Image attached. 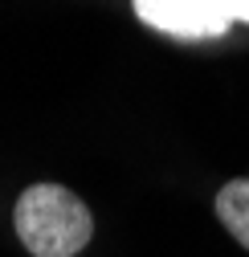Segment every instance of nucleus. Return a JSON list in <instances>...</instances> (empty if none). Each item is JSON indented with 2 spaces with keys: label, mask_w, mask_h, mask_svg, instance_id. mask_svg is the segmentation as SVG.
<instances>
[{
  "label": "nucleus",
  "mask_w": 249,
  "mask_h": 257,
  "mask_svg": "<svg viewBox=\"0 0 249 257\" xmlns=\"http://www.w3.org/2000/svg\"><path fill=\"white\" fill-rule=\"evenodd\" d=\"M135 13L143 25L180 41H208V37L229 33L233 25L221 0H135Z\"/></svg>",
  "instance_id": "obj_2"
},
{
  "label": "nucleus",
  "mask_w": 249,
  "mask_h": 257,
  "mask_svg": "<svg viewBox=\"0 0 249 257\" xmlns=\"http://www.w3.org/2000/svg\"><path fill=\"white\" fill-rule=\"evenodd\" d=\"M221 5L229 9L233 21H245V25H249V0H221Z\"/></svg>",
  "instance_id": "obj_4"
},
{
  "label": "nucleus",
  "mask_w": 249,
  "mask_h": 257,
  "mask_svg": "<svg viewBox=\"0 0 249 257\" xmlns=\"http://www.w3.org/2000/svg\"><path fill=\"white\" fill-rule=\"evenodd\" d=\"M216 216H221V224L249 249V180H229L216 192Z\"/></svg>",
  "instance_id": "obj_3"
},
{
  "label": "nucleus",
  "mask_w": 249,
  "mask_h": 257,
  "mask_svg": "<svg viewBox=\"0 0 249 257\" xmlns=\"http://www.w3.org/2000/svg\"><path fill=\"white\" fill-rule=\"evenodd\" d=\"M17 233L33 257H74L86 249L94 220L70 188L33 184L17 200Z\"/></svg>",
  "instance_id": "obj_1"
}]
</instances>
